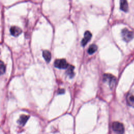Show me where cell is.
<instances>
[{
	"label": "cell",
	"instance_id": "cell-5",
	"mask_svg": "<svg viewBox=\"0 0 134 134\" xmlns=\"http://www.w3.org/2000/svg\"><path fill=\"white\" fill-rule=\"evenodd\" d=\"M92 37V34L89 31H86L84 33V38H83L82 41H81V44L83 46H85L87 42L90 41Z\"/></svg>",
	"mask_w": 134,
	"mask_h": 134
},
{
	"label": "cell",
	"instance_id": "cell-10",
	"mask_svg": "<svg viewBox=\"0 0 134 134\" xmlns=\"http://www.w3.org/2000/svg\"><path fill=\"white\" fill-rule=\"evenodd\" d=\"M42 55H43V57L44 59H45V60L47 62H50V61L51 60V53H50V52L49 51H48V50H44L43 51Z\"/></svg>",
	"mask_w": 134,
	"mask_h": 134
},
{
	"label": "cell",
	"instance_id": "cell-13",
	"mask_svg": "<svg viewBox=\"0 0 134 134\" xmlns=\"http://www.w3.org/2000/svg\"><path fill=\"white\" fill-rule=\"evenodd\" d=\"M5 71V65L2 61H0V75L4 74Z\"/></svg>",
	"mask_w": 134,
	"mask_h": 134
},
{
	"label": "cell",
	"instance_id": "cell-11",
	"mask_svg": "<svg viewBox=\"0 0 134 134\" xmlns=\"http://www.w3.org/2000/svg\"><path fill=\"white\" fill-rule=\"evenodd\" d=\"M97 46L94 44H92L89 47L88 49V53L90 54H92L94 53L97 50Z\"/></svg>",
	"mask_w": 134,
	"mask_h": 134
},
{
	"label": "cell",
	"instance_id": "cell-6",
	"mask_svg": "<svg viewBox=\"0 0 134 134\" xmlns=\"http://www.w3.org/2000/svg\"><path fill=\"white\" fill-rule=\"evenodd\" d=\"M10 31L11 34L14 36H18L21 33V30L20 28L16 26H13L10 28Z\"/></svg>",
	"mask_w": 134,
	"mask_h": 134
},
{
	"label": "cell",
	"instance_id": "cell-14",
	"mask_svg": "<svg viewBox=\"0 0 134 134\" xmlns=\"http://www.w3.org/2000/svg\"><path fill=\"white\" fill-rule=\"evenodd\" d=\"M64 90L61 89V90H59V94H62V93H64Z\"/></svg>",
	"mask_w": 134,
	"mask_h": 134
},
{
	"label": "cell",
	"instance_id": "cell-12",
	"mask_svg": "<svg viewBox=\"0 0 134 134\" xmlns=\"http://www.w3.org/2000/svg\"><path fill=\"white\" fill-rule=\"evenodd\" d=\"M68 68V69L67 70V74L71 78L74 75V72H73L74 66L72 65H69Z\"/></svg>",
	"mask_w": 134,
	"mask_h": 134
},
{
	"label": "cell",
	"instance_id": "cell-3",
	"mask_svg": "<svg viewBox=\"0 0 134 134\" xmlns=\"http://www.w3.org/2000/svg\"><path fill=\"white\" fill-rule=\"evenodd\" d=\"M121 36L124 41L128 42L133 39L134 36L132 31L127 28H124L121 31Z\"/></svg>",
	"mask_w": 134,
	"mask_h": 134
},
{
	"label": "cell",
	"instance_id": "cell-7",
	"mask_svg": "<svg viewBox=\"0 0 134 134\" xmlns=\"http://www.w3.org/2000/svg\"><path fill=\"white\" fill-rule=\"evenodd\" d=\"M127 104L134 108V96L132 94H128L126 97Z\"/></svg>",
	"mask_w": 134,
	"mask_h": 134
},
{
	"label": "cell",
	"instance_id": "cell-4",
	"mask_svg": "<svg viewBox=\"0 0 134 134\" xmlns=\"http://www.w3.org/2000/svg\"><path fill=\"white\" fill-rule=\"evenodd\" d=\"M54 66L59 69H64L67 68L69 66V64L67 63L66 61L64 59H57L54 63Z\"/></svg>",
	"mask_w": 134,
	"mask_h": 134
},
{
	"label": "cell",
	"instance_id": "cell-2",
	"mask_svg": "<svg viewBox=\"0 0 134 134\" xmlns=\"http://www.w3.org/2000/svg\"><path fill=\"white\" fill-rule=\"evenodd\" d=\"M112 129L116 134H123L124 127L122 124L118 121H115L112 124Z\"/></svg>",
	"mask_w": 134,
	"mask_h": 134
},
{
	"label": "cell",
	"instance_id": "cell-8",
	"mask_svg": "<svg viewBox=\"0 0 134 134\" xmlns=\"http://www.w3.org/2000/svg\"><path fill=\"white\" fill-rule=\"evenodd\" d=\"M120 8L125 12L128 11V4L127 0H120Z\"/></svg>",
	"mask_w": 134,
	"mask_h": 134
},
{
	"label": "cell",
	"instance_id": "cell-1",
	"mask_svg": "<svg viewBox=\"0 0 134 134\" xmlns=\"http://www.w3.org/2000/svg\"><path fill=\"white\" fill-rule=\"evenodd\" d=\"M103 80L104 82H106L108 84L109 87L110 88H113L116 84V79L112 74H108V73L104 74L103 75Z\"/></svg>",
	"mask_w": 134,
	"mask_h": 134
},
{
	"label": "cell",
	"instance_id": "cell-9",
	"mask_svg": "<svg viewBox=\"0 0 134 134\" xmlns=\"http://www.w3.org/2000/svg\"><path fill=\"white\" fill-rule=\"evenodd\" d=\"M28 118H29L28 116L25 115H23L20 117L18 122L21 126H23L26 124V122L27 121V120L28 119Z\"/></svg>",
	"mask_w": 134,
	"mask_h": 134
}]
</instances>
